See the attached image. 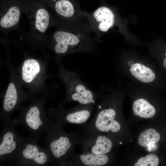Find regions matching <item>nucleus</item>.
<instances>
[{"label":"nucleus","instance_id":"5","mask_svg":"<svg viewBox=\"0 0 166 166\" xmlns=\"http://www.w3.org/2000/svg\"><path fill=\"white\" fill-rule=\"evenodd\" d=\"M95 105L79 104L76 106L65 110L63 103L56 108L51 109L48 117L58 125L72 123L80 124L85 123L89 119Z\"/></svg>","mask_w":166,"mask_h":166},{"label":"nucleus","instance_id":"2","mask_svg":"<svg viewBox=\"0 0 166 166\" xmlns=\"http://www.w3.org/2000/svg\"><path fill=\"white\" fill-rule=\"evenodd\" d=\"M45 133V148L50 156L52 163L65 166L68 157L73 153L74 147L77 144L76 134L66 133L52 119Z\"/></svg>","mask_w":166,"mask_h":166},{"label":"nucleus","instance_id":"14","mask_svg":"<svg viewBox=\"0 0 166 166\" xmlns=\"http://www.w3.org/2000/svg\"><path fill=\"white\" fill-rule=\"evenodd\" d=\"M129 70L133 77L143 82H151L155 78V74L152 70L140 63H135L132 65Z\"/></svg>","mask_w":166,"mask_h":166},{"label":"nucleus","instance_id":"15","mask_svg":"<svg viewBox=\"0 0 166 166\" xmlns=\"http://www.w3.org/2000/svg\"><path fill=\"white\" fill-rule=\"evenodd\" d=\"M21 14L20 9L17 6H13L9 8L5 13L1 14V28L6 29L15 26L19 21Z\"/></svg>","mask_w":166,"mask_h":166},{"label":"nucleus","instance_id":"17","mask_svg":"<svg viewBox=\"0 0 166 166\" xmlns=\"http://www.w3.org/2000/svg\"><path fill=\"white\" fill-rule=\"evenodd\" d=\"M160 135L153 128H149L141 132L139 135L138 141L140 146L147 147L149 145L155 144L160 140Z\"/></svg>","mask_w":166,"mask_h":166},{"label":"nucleus","instance_id":"6","mask_svg":"<svg viewBox=\"0 0 166 166\" xmlns=\"http://www.w3.org/2000/svg\"><path fill=\"white\" fill-rule=\"evenodd\" d=\"M51 120L42 107L35 104L23 111L14 121L17 124L20 123L23 124L33 136L39 139L46 131Z\"/></svg>","mask_w":166,"mask_h":166},{"label":"nucleus","instance_id":"4","mask_svg":"<svg viewBox=\"0 0 166 166\" xmlns=\"http://www.w3.org/2000/svg\"><path fill=\"white\" fill-rule=\"evenodd\" d=\"M38 138L32 136L25 138L18 152L9 163L17 166H44L52 163L50 156L44 148L38 144Z\"/></svg>","mask_w":166,"mask_h":166},{"label":"nucleus","instance_id":"11","mask_svg":"<svg viewBox=\"0 0 166 166\" xmlns=\"http://www.w3.org/2000/svg\"><path fill=\"white\" fill-rule=\"evenodd\" d=\"M31 29L34 34L38 37L43 36L51 22V16L45 8H40L29 15Z\"/></svg>","mask_w":166,"mask_h":166},{"label":"nucleus","instance_id":"9","mask_svg":"<svg viewBox=\"0 0 166 166\" xmlns=\"http://www.w3.org/2000/svg\"><path fill=\"white\" fill-rule=\"evenodd\" d=\"M76 134L77 144L81 146L82 153L106 154L112 149V140L103 133Z\"/></svg>","mask_w":166,"mask_h":166},{"label":"nucleus","instance_id":"13","mask_svg":"<svg viewBox=\"0 0 166 166\" xmlns=\"http://www.w3.org/2000/svg\"><path fill=\"white\" fill-rule=\"evenodd\" d=\"M38 61L34 59H28L23 62L22 69V78L25 82L30 83L35 78L40 71Z\"/></svg>","mask_w":166,"mask_h":166},{"label":"nucleus","instance_id":"1","mask_svg":"<svg viewBox=\"0 0 166 166\" xmlns=\"http://www.w3.org/2000/svg\"><path fill=\"white\" fill-rule=\"evenodd\" d=\"M63 23L53 35L54 50L57 54L63 56L94 50L97 41L90 35L87 23Z\"/></svg>","mask_w":166,"mask_h":166},{"label":"nucleus","instance_id":"16","mask_svg":"<svg viewBox=\"0 0 166 166\" xmlns=\"http://www.w3.org/2000/svg\"><path fill=\"white\" fill-rule=\"evenodd\" d=\"M135 115L144 118H149L156 113L154 107L146 100L140 98L135 101L132 106Z\"/></svg>","mask_w":166,"mask_h":166},{"label":"nucleus","instance_id":"10","mask_svg":"<svg viewBox=\"0 0 166 166\" xmlns=\"http://www.w3.org/2000/svg\"><path fill=\"white\" fill-rule=\"evenodd\" d=\"M109 158L106 154H97L91 153H73L68 158L65 165L101 166L106 164Z\"/></svg>","mask_w":166,"mask_h":166},{"label":"nucleus","instance_id":"18","mask_svg":"<svg viewBox=\"0 0 166 166\" xmlns=\"http://www.w3.org/2000/svg\"><path fill=\"white\" fill-rule=\"evenodd\" d=\"M159 160L157 156L153 154L147 155L140 158L135 164V166H157Z\"/></svg>","mask_w":166,"mask_h":166},{"label":"nucleus","instance_id":"7","mask_svg":"<svg viewBox=\"0 0 166 166\" xmlns=\"http://www.w3.org/2000/svg\"><path fill=\"white\" fill-rule=\"evenodd\" d=\"M4 125L0 135V161L10 163L16 155L25 138L21 137L17 132V125L14 121L3 122Z\"/></svg>","mask_w":166,"mask_h":166},{"label":"nucleus","instance_id":"19","mask_svg":"<svg viewBox=\"0 0 166 166\" xmlns=\"http://www.w3.org/2000/svg\"><path fill=\"white\" fill-rule=\"evenodd\" d=\"M147 147H148V150L149 151H151L156 149L157 146L155 144H152L149 145Z\"/></svg>","mask_w":166,"mask_h":166},{"label":"nucleus","instance_id":"3","mask_svg":"<svg viewBox=\"0 0 166 166\" xmlns=\"http://www.w3.org/2000/svg\"><path fill=\"white\" fill-rule=\"evenodd\" d=\"M58 76L64 82L66 94L64 102L75 101L79 104L95 105L98 97L81 79L77 73L61 66Z\"/></svg>","mask_w":166,"mask_h":166},{"label":"nucleus","instance_id":"12","mask_svg":"<svg viewBox=\"0 0 166 166\" xmlns=\"http://www.w3.org/2000/svg\"><path fill=\"white\" fill-rule=\"evenodd\" d=\"M18 98L15 86L11 82L8 86L4 98L3 110L0 117L3 122L12 120L11 117V114L17 106Z\"/></svg>","mask_w":166,"mask_h":166},{"label":"nucleus","instance_id":"20","mask_svg":"<svg viewBox=\"0 0 166 166\" xmlns=\"http://www.w3.org/2000/svg\"><path fill=\"white\" fill-rule=\"evenodd\" d=\"M163 65L164 67L166 69V57L164 59L163 62Z\"/></svg>","mask_w":166,"mask_h":166},{"label":"nucleus","instance_id":"8","mask_svg":"<svg viewBox=\"0 0 166 166\" xmlns=\"http://www.w3.org/2000/svg\"><path fill=\"white\" fill-rule=\"evenodd\" d=\"M53 9L63 23L85 24L89 13L82 10L77 0H53Z\"/></svg>","mask_w":166,"mask_h":166}]
</instances>
